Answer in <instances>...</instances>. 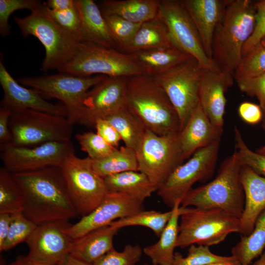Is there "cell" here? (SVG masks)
<instances>
[{
    "label": "cell",
    "mask_w": 265,
    "mask_h": 265,
    "mask_svg": "<svg viewBox=\"0 0 265 265\" xmlns=\"http://www.w3.org/2000/svg\"><path fill=\"white\" fill-rule=\"evenodd\" d=\"M265 248V210L257 218L252 232L241 236L232 249V255L242 265H248L260 256Z\"/></svg>",
    "instance_id": "4dcf8cb0"
},
{
    "label": "cell",
    "mask_w": 265,
    "mask_h": 265,
    "mask_svg": "<svg viewBox=\"0 0 265 265\" xmlns=\"http://www.w3.org/2000/svg\"><path fill=\"white\" fill-rule=\"evenodd\" d=\"M45 6L50 16L63 29L81 42L80 20L76 5L62 11H54Z\"/></svg>",
    "instance_id": "7bdbcfd3"
},
{
    "label": "cell",
    "mask_w": 265,
    "mask_h": 265,
    "mask_svg": "<svg viewBox=\"0 0 265 265\" xmlns=\"http://www.w3.org/2000/svg\"><path fill=\"white\" fill-rule=\"evenodd\" d=\"M178 134L159 135L146 129L135 150L138 171L145 174L158 189L184 161Z\"/></svg>",
    "instance_id": "30bf717a"
},
{
    "label": "cell",
    "mask_w": 265,
    "mask_h": 265,
    "mask_svg": "<svg viewBox=\"0 0 265 265\" xmlns=\"http://www.w3.org/2000/svg\"><path fill=\"white\" fill-rule=\"evenodd\" d=\"M238 113L243 121L251 125L259 123L264 117V112L260 105L250 102L240 104Z\"/></svg>",
    "instance_id": "c3c4849f"
},
{
    "label": "cell",
    "mask_w": 265,
    "mask_h": 265,
    "mask_svg": "<svg viewBox=\"0 0 265 265\" xmlns=\"http://www.w3.org/2000/svg\"><path fill=\"white\" fill-rule=\"evenodd\" d=\"M186 207L180 206L169 221L155 243L143 249V252L153 264L173 265L175 253L179 235V218Z\"/></svg>",
    "instance_id": "f1b7e54d"
},
{
    "label": "cell",
    "mask_w": 265,
    "mask_h": 265,
    "mask_svg": "<svg viewBox=\"0 0 265 265\" xmlns=\"http://www.w3.org/2000/svg\"><path fill=\"white\" fill-rule=\"evenodd\" d=\"M255 9V26L254 31L243 46L242 56L258 44L265 35V0L254 3Z\"/></svg>",
    "instance_id": "bcb514c9"
},
{
    "label": "cell",
    "mask_w": 265,
    "mask_h": 265,
    "mask_svg": "<svg viewBox=\"0 0 265 265\" xmlns=\"http://www.w3.org/2000/svg\"><path fill=\"white\" fill-rule=\"evenodd\" d=\"M203 70L197 61L191 57L175 68L154 77L178 113L180 131L199 103L198 87Z\"/></svg>",
    "instance_id": "5bb4252c"
},
{
    "label": "cell",
    "mask_w": 265,
    "mask_h": 265,
    "mask_svg": "<svg viewBox=\"0 0 265 265\" xmlns=\"http://www.w3.org/2000/svg\"><path fill=\"white\" fill-rule=\"evenodd\" d=\"M143 250L138 244L127 245L123 250L114 248L93 263V265H136L140 261Z\"/></svg>",
    "instance_id": "b9f144b4"
},
{
    "label": "cell",
    "mask_w": 265,
    "mask_h": 265,
    "mask_svg": "<svg viewBox=\"0 0 265 265\" xmlns=\"http://www.w3.org/2000/svg\"><path fill=\"white\" fill-rule=\"evenodd\" d=\"M11 221V214L0 213V249L2 247L9 232Z\"/></svg>",
    "instance_id": "f907efd6"
},
{
    "label": "cell",
    "mask_w": 265,
    "mask_h": 265,
    "mask_svg": "<svg viewBox=\"0 0 265 265\" xmlns=\"http://www.w3.org/2000/svg\"><path fill=\"white\" fill-rule=\"evenodd\" d=\"M12 111L8 108L0 107V145L10 143L11 135L9 128V121Z\"/></svg>",
    "instance_id": "681fc988"
},
{
    "label": "cell",
    "mask_w": 265,
    "mask_h": 265,
    "mask_svg": "<svg viewBox=\"0 0 265 265\" xmlns=\"http://www.w3.org/2000/svg\"><path fill=\"white\" fill-rule=\"evenodd\" d=\"M263 120L264 121L263 126L264 127V129L265 130V117ZM256 152L260 154L265 155V144L263 146L261 147L260 149L257 150Z\"/></svg>",
    "instance_id": "6f0895ef"
},
{
    "label": "cell",
    "mask_w": 265,
    "mask_h": 265,
    "mask_svg": "<svg viewBox=\"0 0 265 265\" xmlns=\"http://www.w3.org/2000/svg\"><path fill=\"white\" fill-rule=\"evenodd\" d=\"M108 191L125 193L144 201L158 188L143 173L129 171L104 178Z\"/></svg>",
    "instance_id": "f546056e"
},
{
    "label": "cell",
    "mask_w": 265,
    "mask_h": 265,
    "mask_svg": "<svg viewBox=\"0 0 265 265\" xmlns=\"http://www.w3.org/2000/svg\"><path fill=\"white\" fill-rule=\"evenodd\" d=\"M119 230L109 225L88 232L74 239L70 255L82 262L93 264L114 248L113 238Z\"/></svg>",
    "instance_id": "484cf974"
},
{
    "label": "cell",
    "mask_w": 265,
    "mask_h": 265,
    "mask_svg": "<svg viewBox=\"0 0 265 265\" xmlns=\"http://www.w3.org/2000/svg\"><path fill=\"white\" fill-rule=\"evenodd\" d=\"M68 220L49 221L37 225L26 243V255L38 262L60 265L70 255L74 239L65 232Z\"/></svg>",
    "instance_id": "ac0fdd59"
},
{
    "label": "cell",
    "mask_w": 265,
    "mask_h": 265,
    "mask_svg": "<svg viewBox=\"0 0 265 265\" xmlns=\"http://www.w3.org/2000/svg\"><path fill=\"white\" fill-rule=\"evenodd\" d=\"M126 77H107L86 94L78 123L94 128L96 121L126 107Z\"/></svg>",
    "instance_id": "e0dca14e"
},
{
    "label": "cell",
    "mask_w": 265,
    "mask_h": 265,
    "mask_svg": "<svg viewBox=\"0 0 265 265\" xmlns=\"http://www.w3.org/2000/svg\"><path fill=\"white\" fill-rule=\"evenodd\" d=\"M13 20L25 38L33 36L44 46L45 55L41 68L44 72L58 71L74 57L81 42L52 18L43 3L40 2L28 16H15Z\"/></svg>",
    "instance_id": "5b68a950"
},
{
    "label": "cell",
    "mask_w": 265,
    "mask_h": 265,
    "mask_svg": "<svg viewBox=\"0 0 265 265\" xmlns=\"http://www.w3.org/2000/svg\"></svg>",
    "instance_id": "6125c7cd"
},
{
    "label": "cell",
    "mask_w": 265,
    "mask_h": 265,
    "mask_svg": "<svg viewBox=\"0 0 265 265\" xmlns=\"http://www.w3.org/2000/svg\"><path fill=\"white\" fill-rule=\"evenodd\" d=\"M81 25V42L116 49L118 45L100 8L93 0H76Z\"/></svg>",
    "instance_id": "cb8c5ba5"
},
{
    "label": "cell",
    "mask_w": 265,
    "mask_h": 265,
    "mask_svg": "<svg viewBox=\"0 0 265 265\" xmlns=\"http://www.w3.org/2000/svg\"><path fill=\"white\" fill-rule=\"evenodd\" d=\"M120 50L132 39L142 23H135L113 15H103Z\"/></svg>",
    "instance_id": "60d3db41"
},
{
    "label": "cell",
    "mask_w": 265,
    "mask_h": 265,
    "mask_svg": "<svg viewBox=\"0 0 265 265\" xmlns=\"http://www.w3.org/2000/svg\"><path fill=\"white\" fill-rule=\"evenodd\" d=\"M210 265H242L235 258L230 261L211 264Z\"/></svg>",
    "instance_id": "11a10c76"
},
{
    "label": "cell",
    "mask_w": 265,
    "mask_h": 265,
    "mask_svg": "<svg viewBox=\"0 0 265 265\" xmlns=\"http://www.w3.org/2000/svg\"><path fill=\"white\" fill-rule=\"evenodd\" d=\"M68 192L78 215L92 212L108 193L104 178L94 170L92 159L70 155L60 166Z\"/></svg>",
    "instance_id": "7c38bea8"
},
{
    "label": "cell",
    "mask_w": 265,
    "mask_h": 265,
    "mask_svg": "<svg viewBox=\"0 0 265 265\" xmlns=\"http://www.w3.org/2000/svg\"><path fill=\"white\" fill-rule=\"evenodd\" d=\"M181 2L196 26L205 53L212 60L213 36L222 17L226 0H182Z\"/></svg>",
    "instance_id": "7402d4cb"
},
{
    "label": "cell",
    "mask_w": 265,
    "mask_h": 265,
    "mask_svg": "<svg viewBox=\"0 0 265 265\" xmlns=\"http://www.w3.org/2000/svg\"><path fill=\"white\" fill-rule=\"evenodd\" d=\"M159 0H105L100 5L103 15H113L143 23L157 17Z\"/></svg>",
    "instance_id": "4316f807"
},
{
    "label": "cell",
    "mask_w": 265,
    "mask_h": 265,
    "mask_svg": "<svg viewBox=\"0 0 265 265\" xmlns=\"http://www.w3.org/2000/svg\"><path fill=\"white\" fill-rule=\"evenodd\" d=\"M232 74L221 70L204 69L199 83V102L218 129L223 131L227 99L225 93L232 85Z\"/></svg>",
    "instance_id": "ffe728a7"
},
{
    "label": "cell",
    "mask_w": 265,
    "mask_h": 265,
    "mask_svg": "<svg viewBox=\"0 0 265 265\" xmlns=\"http://www.w3.org/2000/svg\"><path fill=\"white\" fill-rule=\"evenodd\" d=\"M58 71L81 76L129 78L144 74L128 54L86 42L80 43L74 57Z\"/></svg>",
    "instance_id": "ba28073f"
},
{
    "label": "cell",
    "mask_w": 265,
    "mask_h": 265,
    "mask_svg": "<svg viewBox=\"0 0 265 265\" xmlns=\"http://www.w3.org/2000/svg\"><path fill=\"white\" fill-rule=\"evenodd\" d=\"M144 201L125 193L108 191L92 212L66 227L65 232L73 239H77L92 230L144 210Z\"/></svg>",
    "instance_id": "2e32d148"
},
{
    "label": "cell",
    "mask_w": 265,
    "mask_h": 265,
    "mask_svg": "<svg viewBox=\"0 0 265 265\" xmlns=\"http://www.w3.org/2000/svg\"><path fill=\"white\" fill-rule=\"evenodd\" d=\"M12 174L23 194L22 213L35 224L68 220L78 215L60 166Z\"/></svg>",
    "instance_id": "6da1fadb"
},
{
    "label": "cell",
    "mask_w": 265,
    "mask_h": 265,
    "mask_svg": "<svg viewBox=\"0 0 265 265\" xmlns=\"http://www.w3.org/2000/svg\"><path fill=\"white\" fill-rule=\"evenodd\" d=\"M248 265H265V251L260 256V258L258 260Z\"/></svg>",
    "instance_id": "9f6ffc18"
},
{
    "label": "cell",
    "mask_w": 265,
    "mask_h": 265,
    "mask_svg": "<svg viewBox=\"0 0 265 265\" xmlns=\"http://www.w3.org/2000/svg\"><path fill=\"white\" fill-rule=\"evenodd\" d=\"M223 132L212 123L199 103L178 134L184 160L198 150L220 141Z\"/></svg>",
    "instance_id": "44dd1931"
},
{
    "label": "cell",
    "mask_w": 265,
    "mask_h": 265,
    "mask_svg": "<svg viewBox=\"0 0 265 265\" xmlns=\"http://www.w3.org/2000/svg\"><path fill=\"white\" fill-rule=\"evenodd\" d=\"M158 15L175 47L194 58L204 69L220 70L205 53L196 26L181 0H160Z\"/></svg>",
    "instance_id": "4fadbf2b"
},
{
    "label": "cell",
    "mask_w": 265,
    "mask_h": 265,
    "mask_svg": "<svg viewBox=\"0 0 265 265\" xmlns=\"http://www.w3.org/2000/svg\"><path fill=\"white\" fill-rule=\"evenodd\" d=\"M180 207H175L166 212L143 210L131 216L116 220L109 225L119 229L131 226H143L151 229L156 236L159 237Z\"/></svg>",
    "instance_id": "836d02e7"
},
{
    "label": "cell",
    "mask_w": 265,
    "mask_h": 265,
    "mask_svg": "<svg viewBox=\"0 0 265 265\" xmlns=\"http://www.w3.org/2000/svg\"><path fill=\"white\" fill-rule=\"evenodd\" d=\"M241 91L250 96H255L265 114V73L252 78L236 79Z\"/></svg>",
    "instance_id": "f6af8a7d"
},
{
    "label": "cell",
    "mask_w": 265,
    "mask_h": 265,
    "mask_svg": "<svg viewBox=\"0 0 265 265\" xmlns=\"http://www.w3.org/2000/svg\"><path fill=\"white\" fill-rule=\"evenodd\" d=\"M0 83L3 91L0 106L11 111L30 109L67 117V111L63 105L54 104L45 99L38 91L26 88L20 84L0 61Z\"/></svg>",
    "instance_id": "d6986e66"
},
{
    "label": "cell",
    "mask_w": 265,
    "mask_h": 265,
    "mask_svg": "<svg viewBox=\"0 0 265 265\" xmlns=\"http://www.w3.org/2000/svg\"><path fill=\"white\" fill-rule=\"evenodd\" d=\"M242 165L235 150L222 162L215 178L191 188L181 206L198 209H218L239 219L244 206V194L240 181Z\"/></svg>",
    "instance_id": "277c9868"
},
{
    "label": "cell",
    "mask_w": 265,
    "mask_h": 265,
    "mask_svg": "<svg viewBox=\"0 0 265 265\" xmlns=\"http://www.w3.org/2000/svg\"><path fill=\"white\" fill-rule=\"evenodd\" d=\"M41 2L35 0H0V33L3 37L10 33L8 19L14 11L23 9L31 11Z\"/></svg>",
    "instance_id": "ee69618b"
},
{
    "label": "cell",
    "mask_w": 265,
    "mask_h": 265,
    "mask_svg": "<svg viewBox=\"0 0 265 265\" xmlns=\"http://www.w3.org/2000/svg\"><path fill=\"white\" fill-rule=\"evenodd\" d=\"M220 141L196 151L185 163L180 165L158 189L163 202L173 209L182 202L197 182H204L213 174L216 164Z\"/></svg>",
    "instance_id": "8fae6325"
},
{
    "label": "cell",
    "mask_w": 265,
    "mask_h": 265,
    "mask_svg": "<svg viewBox=\"0 0 265 265\" xmlns=\"http://www.w3.org/2000/svg\"><path fill=\"white\" fill-rule=\"evenodd\" d=\"M240 181L244 191V206L239 218V233L248 236L252 232L258 216L265 210V177L242 166Z\"/></svg>",
    "instance_id": "603a6c76"
},
{
    "label": "cell",
    "mask_w": 265,
    "mask_h": 265,
    "mask_svg": "<svg viewBox=\"0 0 265 265\" xmlns=\"http://www.w3.org/2000/svg\"><path fill=\"white\" fill-rule=\"evenodd\" d=\"M145 75L155 77L183 64L192 57L175 46L128 54Z\"/></svg>",
    "instance_id": "d4e9b609"
},
{
    "label": "cell",
    "mask_w": 265,
    "mask_h": 265,
    "mask_svg": "<svg viewBox=\"0 0 265 265\" xmlns=\"http://www.w3.org/2000/svg\"><path fill=\"white\" fill-rule=\"evenodd\" d=\"M7 265H20L18 262H17L16 261H15L14 262Z\"/></svg>",
    "instance_id": "91938a15"
},
{
    "label": "cell",
    "mask_w": 265,
    "mask_h": 265,
    "mask_svg": "<svg viewBox=\"0 0 265 265\" xmlns=\"http://www.w3.org/2000/svg\"><path fill=\"white\" fill-rule=\"evenodd\" d=\"M265 73V48L260 42L242 56L236 70L235 78L254 77Z\"/></svg>",
    "instance_id": "74e56055"
},
{
    "label": "cell",
    "mask_w": 265,
    "mask_h": 265,
    "mask_svg": "<svg viewBox=\"0 0 265 265\" xmlns=\"http://www.w3.org/2000/svg\"><path fill=\"white\" fill-rule=\"evenodd\" d=\"M143 265H156L153 264H152V265H149V264H143Z\"/></svg>",
    "instance_id": "94428289"
},
{
    "label": "cell",
    "mask_w": 265,
    "mask_h": 265,
    "mask_svg": "<svg viewBox=\"0 0 265 265\" xmlns=\"http://www.w3.org/2000/svg\"><path fill=\"white\" fill-rule=\"evenodd\" d=\"M105 77L81 76L59 72L50 75L21 77L18 81L42 95L61 101L67 109V117L75 124L80 117L86 93Z\"/></svg>",
    "instance_id": "9c48e42d"
},
{
    "label": "cell",
    "mask_w": 265,
    "mask_h": 265,
    "mask_svg": "<svg viewBox=\"0 0 265 265\" xmlns=\"http://www.w3.org/2000/svg\"><path fill=\"white\" fill-rule=\"evenodd\" d=\"M75 137L81 149L92 160L105 158L116 148L108 144L96 132H93L78 133Z\"/></svg>",
    "instance_id": "ab89813d"
},
{
    "label": "cell",
    "mask_w": 265,
    "mask_h": 265,
    "mask_svg": "<svg viewBox=\"0 0 265 265\" xmlns=\"http://www.w3.org/2000/svg\"><path fill=\"white\" fill-rule=\"evenodd\" d=\"M126 107L146 129L157 134L180 131L178 113L154 77L142 74L127 78Z\"/></svg>",
    "instance_id": "7a4b0ae2"
},
{
    "label": "cell",
    "mask_w": 265,
    "mask_h": 265,
    "mask_svg": "<svg viewBox=\"0 0 265 265\" xmlns=\"http://www.w3.org/2000/svg\"><path fill=\"white\" fill-rule=\"evenodd\" d=\"M254 2L228 0L214 32L212 60L222 71L233 74L242 57V49L255 26Z\"/></svg>",
    "instance_id": "3957f363"
},
{
    "label": "cell",
    "mask_w": 265,
    "mask_h": 265,
    "mask_svg": "<svg viewBox=\"0 0 265 265\" xmlns=\"http://www.w3.org/2000/svg\"><path fill=\"white\" fill-rule=\"evenodd\" d=\"M94 128L96 133L111 146L117 148L121 139L120 134L116 129L106 119H98Z\"/></svg>",
    "instance_id": "7dc6e473"
},
{
    "label": "cell",
    "mask_w": 265,
    "mask_h": 265,
    "mask_svg": "<svg viewBox=\"0 0 265 265\" xmlns=\"http://www.w3.org/2000/svg\"><path fill=\"white\" fill-rule=\"evenodd\" d=\"M16 261L20 265H53L33 261L28 258L27 256H19Z\"/></svg>",
    "instance_id": "f5cc1de1"
},
{
    "label": "cell",
    "mask_w": 265,
    "mask_h": 265,
    "mask_svg": "<svg viewBox=\"0 0 265 265\" xmlns=\"http://www.w3.org/2000/svg\"><path fill=\"white\" fill-rule=\"evenodd\" d=\"M174 46L167 28L157 15L155 18L143 23L131 41L121 49L130 54L156 48Z\"/></svg>",
    "instance_id": "83f0119b"
},
{
    "label": "cell",
    "mask_w": 265,
    "mask_h": 265,
    "mask_svg": "<svg viewBox=\"0 0 265 265\" xmlns=\"http://www.w3.org/2000/svg\"><path fill=\"white\" fill-rule=\"evenodd\" d=\"M0 151L3 167L12 173L60 166L67 157L75 153L71 141L48 142L32 147L7 144L0 145Z\"/></svg>",
    "instance_id": "9a60e30c"
},
{
    "label": "cell",
    "mask_w": 265,
    "mask_h": 265,
    "mask_svg": "<svg viewBox=\"0 0 265 265\" xmlns=\"http://www.w3.org/2000/svg\"><path fill=\"white\" fill-rule=\"evenodd\" d=\"M95 172L104 178L107 176L129 171H138L135 151L125 146L115 148L109 156L92 160Z\"/></svg>",
    "instance_id": "1f68e13d"
},
{
    "label": "cell",
    "mask_w": 265,
    "mask_h": 265,
    "mask_svg": "<svg viewBox=\"0 0 265 265\" xmlns=\"http://www.w3.org/2000/svg\"><path fill=\"white\" fill-rule=\"evenodd\" d=\"M24 197L13 174L4 167L0 169V213H22Z\"/></svg>",
    "instance_id": "e575fe53"
},
{
    "label": "cell",
    "mask_w": 265,
    "mask_h": 265,
    "mask_svg": "<svg viewBox=\"0 0 265 265\" xmlns=\"http://www.w3.org/2000/svg\"><path fill=\"white\" fill-rule=\"evenodd\" d=\"M234 258L232 255L223 256L215 254L207 246L192 244L189 246L186 257H183L180 253H175L173 265H210Z\"/></svg>",
    "instance_id": "d590c367"
},
{
    "label": "cell",
    "mask_w": 265,
    "mask_h": 265,
    "mask_svg": "<svg viewBox=\"0 0 265 265\" xmlns=\"http://www.w3.org/2000/svg\"><path fill=\"white\" fill-rule=\"evenodd\" d=\"M37 226L22 213L12 214L10 229L0 251H8L21 242H26Z\"/></svg>",
    "instance_id": "8d00e7d4"
},
{
    "label": "cell",
    "mask_w": 265,
    "mask_h": 265,
    "mask_svg": "<svg viewBox=\"0 0 265 265\" xmlns=\"http://www.w3.org/2000/svg\"><path fill=\"white\" fill-rule=\"evenodd\" d=\"M43 3L52 10L62 11L75 6L76 0H48Z\"/></svg>",
    "instance_id": "816d5d0a"
},
{
    "label": "cell",
    "mask_w": 265,
    "mask_h": 265,
    "mask_svg": "<svg viewBox=\"0 0 265 265\" xmlns=\"http://www.w3.org/2000/svg\"><path fill=\"white\" fill-rule=\"evenodd\" d=\"M261 44L265 48V35L263 37L260 41Z\"/></svg>",
    "instance_id": "680465c9"
},
{
    "label": "cell",
    "mask_w": 265,
    "mask_h": 265,
    "mask_svg": "<svg viewBox=\"0 0 265 265\" xmlns=\"http://www.w3.org/2000/svg\"><path fill=\"white\" fill-rule=\"evenodd\" d=\"M180 218L177 247L181 248L192 244L209 247L240 231L239 219L218 209L186 207Z\"/></svg>",
    "instance_id": "8992f818"
},
{
    "label": "cell",
    "mask_w": 265,
    "mask_h": 265,
    "mask_svg": "<svg viewBox=\"0 0 265 265\" xmlns=\"http://www.w3.org/2000/svg\"><path fill=\"white\" fill-rule=\"evenodd\" d=\"M74 125L67 117L33 109L12 111L9 144L32 147L48 142H69Z\"/></svg>",
    "instance_id": "52a82bcc"
},
{
    "label": "cell",
    "mask_w": 265,
    "mask_h": 265,
    "mask_svg": "<svg viewBox=\"0 0 265 265\" xmlns=\"http://www.w3.org/2000/svg\"><path fill=\"white\" fill-rule=\"evenodd\" d=\"M60 265H93L79 260H78L69 255Z\"/></svg>",
    "instance_id": "db71d44e"
},
{
    "label": "cell",
    "mask_w": 265,
    "mask_h": 265,
    "mask_svg": "<svg viewBox=\"0 0 265 265\" xmlns=\"http://www.w3.org/2000/svg\"><path fill=\"white\" fill-rule=\"evenodd\" d=\"M236 151L242 166H247L265 177V155L250 150L245 143L239 130L234 127Z\"/></svg>",
    "instance_id": "f35d334b"
},
{
    "label": "cell",
    "mask_w": 265,
    "mask_h": 265,
    "mask_svg": "<svg viewBox=\"0 0 265 265\" xmlns=\"http://www.w3.org/2000/svg\"><path fill=\"white\" fill-rule=\"evenodd\" d=\"M118 131L125 146L135 150L141 141L146 129L141 122L127 108L124 107L106 116Z\"/></svg>",
    "instance_id": "d6a6232c"
}]
</instances>
